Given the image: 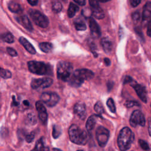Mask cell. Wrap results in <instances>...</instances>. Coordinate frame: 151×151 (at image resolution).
I'll return each mask as SVG.
<instances>
[{"label": "cell", "instance_id": "obj_32", "mask_svg": "<svg viewBox=\"0 0 151 151\" xmlns=\"http://www.w3.org/2000/svg\"><path fill=\"white\" fill-rule=\"evenodd\" d=\"M139 144L140 147L143 150H144L145 151H149L150 150V148H149V146L147 143L146 142H145V140H142V139H139Z\"/></svg>", "mask_w": 151, "mask_h": 151}, {"label": "cell", "instance_id": "obj_27", "mask_svg": "<svg viewBox=\"0 0 151 151\" xmlns=\"http://www.w3.org/2000/svg\"><path fill=\"white\" fill-rule=\"evenodd\" d=\"M62 4L58 0H54L52 3V11L55 13L60 12L62 9Z\"/></svg>", "mask_w": 151, "mask_h": 151}, {"label": "cell", "instance_id": "obj_22", "mask_svg": "<svg viewBox=\"0 0 151 151\" xmlns=\"http://www.w3.org/2000/svg\"><path fill=\"white\" fill-rule=\"evenodd\" d=\"M75 28L78 31H84L86 29V24L81 18H77L74 22Z\"/></svg>", "mask_w": 151, "mask_h": 151}, {"label": "cell", "instance_id": "obj_20", "mask_svg": "<svg viewBox=\"0 0 151 151\" xmlns=\"http://www.w3.org/2000/svg\"><path fill=\"white\" fill-rule=\"evenodd\" d=\"M49 148L44 145V138H40L36 143L34 148L31 151H48Z\"/></svg>", "mask_w": 151, "mask_h": 151}, {"label": "cell", "instance_id": "obj_51", "mask_svg": "<svg viewBox=\"0 0 151 151\" xmlns=\"http://www.w3.org/2000/svg\"><path fill=\"white\" fill-rule=\"evenodd\" d=\"M77 151H83V150H77Z\"/></svg>", "mask_w": 151, "mask_h": 151}, {"label": "cell", "instance_id": "obj_48", "mask_svg": "<svg viewBox=\"0 0 151 151\" xmlns=\"http://www.w3.org/2000/svg\"><path fill=\"white\" fill-rule=\"evenodd\" d=\"M23 103L24 104V105H25V106H29V102H28V100H24V101H23Z\"/></svg>", "mask_w": 151, "mask_h": 151}, {"label": "cell", "instance_id": "obj_8", "mask_svg": "<svg viewBox=\"0 0 151 151\" xmlns=\"http://www.w3.org/2000/svg\"><path fill=\"white\" fill-rule=\"evenodd\" d=\"M96 136L99 146L104 147L109 138V131L103 126H99L96 129Z\"/></svg>", "mask_w": 151, "mask_h": 151}, {"label": "cell", "instance_id": "obj_3", "mask_svg": "<svg viewBox=\"0 0 151 151\" xmlns=\"http://www.w3.org/2000/svg\"><path fill=\"white\" fill-rule=\"evenodd\" d=\"M68 135L71 142L79 145H84L88 140V136L86 131L81 129L76 124H72L68 129Z\"/></svg>", "mask_w": 151, "mask_h": 151}, {"label": "cell", "instance_id": "obj_17", "mask_svg": "<svg viewBox=\"0 0 151 151\" xmlns=\"http://www.w3.org/2000/svg\"><path fill=\"white\" fill-rule=\"evenodd\" d=\"M19 42L24 46V47L27 50L28 52L32 54H35L36 53V51L32 45L24 37H21L19 38Z\"/></svg>", "mask_w": 151, "mask_h": 151}, {"label": "cell", "instance_id": "obj_21", "mask_svg": "<svg viewBox=\"0 0 151 151\" xmlns=\"http://www.w3.org/2000/svg\"><path fill=\"white\" fill-rule=\"evenodd\" d=\"M92 12V15L94 17L96 18L101 19L104 17V14L103 9L100 8V6H98L94 8H91Z\"/></svg>", "mask_w": 151, "mask_h": 151}, {"label": "cell", "instance_id": "obj_15", "mask_svg": "<svg viewBox=\"0 0 151 151\" xmlns=\"http://www.w3.org/2000/svg\"><path fill=\"white\" fill-rule=\"evenodd\" d=\"M151 21V2H147L143 8L142 21L143 23H149Z\"/></svg>", "mask_w": 151, "mask_h": 151}, {"label": "cell", "instance_id": "obj_11", "mask_svg": "<svg viewBox=\"0 0 151 151\" xmlns=\"http://www.w3.org/2000/svg\"><path fill=\"white\" fill-rule=\"evenodd\" d=\"M131 86L133 87L138 97L144 103H147V91L145 86L142 84L136 83L134 80L130 83Z\"/></svg>", "mask_w": 151, "mask_h": 151}, {"label": "cell", "instance_id": "obj_38", "mask_svg": "<svg viewBox=\"0 0 151 151\" xmlns=\"http://www.w3.org/2000/svg\"><path fill=\"white\" fill-rule=\"evenodd\" d=\"M89 4L91 6V8H96L98 6H100L98 0H88Z\"/></svg>", "mask_w": 151, "mask_h": 151}, {"label": "cell", "instance_id": "obj_4", "mask_svg": "<svg viewBox=\"0 0 151 151\" xmlns=\"http://www.w3.org/2000/svg\"><path fill=\"white\" fill-rule=\"evenodd\" d=\"M73 67L72 64L67 61H60L57 66V78L62 81H68L72 76Z\"/></svg>", "mask_w": 151, "mask_h": 151}, {"label": "cell", "instance_id": "obj_5", "mask_svg": "<svg viewBox=\"0 0 151 151\" xmlns=\"http://www.w3.org/2000/svg\"><path fill=\"white\" fill-rule=\"evenodd\" d=\"M28 67L29 70L38 75H45L50 74V65L40 61H30L28 63Z\"/></svg>", "mask_w": 151, "mask_h": 151}, {"label": "cell", "instance_id": "obj_26", "mask_svg": "<svg viewBox=\"0 0 151 151\" xmlns=\"http://www.w3.org/2000/svg\"><path fill=\"white\" fill-rule=\"evenodd\" d=\"M39 47L44 52H49L52 49V44L48 42H43L39 44Z\"/></svg>", "mask_w": 151, "mask_h": 151}, {"label": "cell", "instance_id": "obj_2", "mask_svg": "<svg viewBox=\"0 0 151 151\" xmlns=\"http://www.w3.org/2000/svg\"><path fill=\"white\" fill-rule=\"evenodd\" d=\"M93 77L94 73L90 70L85 68L76 70L69 79V84L73 87H78L83 83L84 80H90Z\"/></svg>", "mask_w": 151, "mask_h": 151}, {"label": "cell", "instance_id": "obj_18", "mask_svg": "<svg viewBox=\"0 0 151 151\" xmlns=\"http://www.w3.org/2000/svg\"><path fill=\"white\" fill-rule=\"evenodd\" d=\"M99 117H100L99 115L93 114V115L90 116L88 118V119L87 120V122H86V127L87 130L88 132L91 131L94 129V127L95 126V124H96V123L97 118H98Z\"/></svg>", "mask_w": 151, "mask_h": 151}, {"label": "cell", "instance_id": "obj_23", "mask_svg": "<svg viewBox=\"0 0 151 151\" xmlns=\"http://www.w3.org/2000/svg\"><path fill=\"white\" fill-rule=\"evenodd\" d=\"M78 9H79V8L77 5L71 2L70 4V5L68 9V12H67L68 17L69 18H73L76 15V12L78 11Z\"/></svg>", "mask_w": 151, "mask_h": 151}, {"label": "cell", "instance_id": "obj_14", "mask_svg": "<svg viewBox=\"0 0 151 151\" xmlns=\"http://www.w3.org/2000/svg\"><path fill=\"white\" fill-rule=\"evenodd\" d=\"M74 113L80 119L84 120L86 117V106L83 103H77L73 107Z\"/></svg>", "mask_w": 151, "mask_h": 151}, {"label": "cell", "instance_id": "obj_37", "mask_svg": "<svg viewBox=\"0 0 151 151\" xmlns=\"http://www.w3.org/2000/svg\"><path fill=\"white\" fill-rule=\"evenodd\" d=\"M6 51L8 52V53L12 57H15L17 56V52L12 48L11 47H7L6 48Z\"/></svg>", "mask_w": 151, "mask_h": 151}, {"label": "cell", "instance_id": "obj_19", "mask_svg": "<svg viewBox=\"0 0 151 151\" xmlns=\"http://www.w3.org/2000/svg\"><path fill=\"white\" fill-rule=\"evenodd\" d=\"M101 45L106 53H109L111 52L112 49L111 41L107 37H104L101 40Z\"/></svg>", "mask_w": 151, "mask_h": 151}, {"label": "cell", "instance_id": "obj_25", "mask_svg": "<svg viewBox=\"0 0 151 151\" xmlns=\"http://www.w3.org/2000/svg\"><path fill=\"white\" fill-rule=\"evenodd\" d=\"M0 38L7 42V43H12L14 42V36L12 35V34L9 32H5L2 34H1L0 35Z\"/></svg>", "mask_w": 151, "mask_h": 151}, {"label": "cell", "instance_id": "obj_47", "mask_svg": "<svg viewBox=\"0 0 151 151\" xmlns=\"http://www.w3.org/2000/svg\"><path fill=\"white\" fill-rule=\"evenodd\" d=\"M148 131L149 134L151 136V119H149V124H148Z\"/></svg>", "mask_w": 151, "mask_h": 151}, {"label": "cell", "instance_id": "obj_29", "mask_svg": "<svg viewBox=\"0 0 151 151\" xmlns=\"http://www.w3.org/2000/svg\"><path fill=\"white\" fill-rule=\"evenodd\" d=\"M61 128L57 125H54L52 128V133L53 138L54 139L58 138L61 135Z\"/></svg>", "mask_w": 151, "mask_h": 151}, {"label": "cell", "instance_id": "obj_42", "mask_svg": "<svg viewBox=\"0 0 151 151\" xmlns=\"http://www.w3.org/2000/svg\"><path fill=\"white\" fill-rule=\"evenodd\" d=\"M147 35L151 37V21L148 23L147 27Z\"/></svg>", "mask_w": 151, "mask_h": 151}, {"label": "cell", "instance_id": "obj_16", "mask_svg": "<svg viewBox=\"0 0 151 151\" xmlns=\"http://www.w3.org/2000/svg\"><path fill=\"white\" fill-rule=\"evenodd\" d=\"M17 22L21 24L22 26H23L25 29L27 30L31 31L33 29L32 24L29 19V18L25 15H20L17 16L15 18Z\"/></svg>", "mask_w": 151, "mask_h": 151}, {"label": "cell", "instance_id": "obj_35", "mask_svg": "<svg viewBox=\"0 0 151 151\" xmlns=\"http://www.w3.org/2000/svg\"><path fill=\"white\" fill-rule=\"evenodd\" d=\"M140 13L139 11H135L132 15V18L134 23H137L140 19Z\"/></svg>", "mask_w": 151, "mask_h": 151}, {"label": "cell", "instance_id": "obj_46", "mask_svg": "<svg viewBox=\"0 0 151 151\" xmlns=\"http://www.w3.org/2000/svg\"><path fill=\"white\" fill-rule=\"evenodd\" d=\"M104 62L105 63V64L107 65V66H109L110 65V63H111V61L110 60L109 58H104Z\"/></svg>", "mask_w": 151, "mask_h": 151}, {"label": "cell", "instance_id": "obj_31", "mask_svg": "<svg viewBox=\"0 0 151 151\" xmlns=\"http://www.w3.org/2000/svg\"><path fill=\"white\" fill-rule=\"evenodd\" d=\"M107 106L110 109V111L112 113L116 112V106L113 100L111 98H109L107 101Z\"/></svg>", "mask_w": 151, "mask_h": 151}, {"label": "cell", "instance_id": "obj_12", "mask_svg": "<svg viewBox=\"0 0 151 151\" xmlns=\"http://www.w3.org/2000/svg\"><path fill=\"white\" fill-rule=\"evenodd\" d=\"M35 107L38 113V117L40 120L43 124L46 123L48 119V114L42 102L40 101H37L35 103Z\"/></svg>", "mask_w": 151, "mask_h": 151}, {"label": "cell", "instance_id": "obj_44", "mask_svg": "<svg viewBox=\"0 0 151 151\" xmlns=\"http://www.w3.org/2000/svg\"><path fill=\"white\" fill-rule=\"evenodd\" d=\"M28 3L32 5V6H35L37 4L38 2V0H27Z\"/></svg>", "mask_w": 151, "mask_h": 151}, {"label": "cell", "instance_id": "obj_40", "mask_svg": "<svg viewBox=\"0 0 151 151\" xmlns=\"http://www.w3.org/2000/svg\"><path fill=\"white\" fill-rule=\"evenodd\" d=\"M141 2V0H130V3L133 7L137 6Z\"/></svg>", "mask_w": 151, "mask_h": 151}, {"label": "cell", "instance_id": "obj_6", "mask_svg": "<svg viewBox=\"0 0 151 151\" xmlns=\"http://www.w3.org/2000/svg\"><path fill=\"white\" fill-rule=\"evenodd\" d=\"M32 21L39 27L42 28L47 27L49 25L48 18L39 11L31 9L28 12Z\"/></svg>", "mask_w": 151, "mask_h": 151}, {"label": "cell", "instance_id": "obj_9", "mask_svg": "<svg viewBox=\"0 0 151 151\" xmlns=\"http://www.w3.org/2000/svg\"><path fill=\"white\" fill-rule=\"evenodd\" d=\"M129 122L131 126L135 127L138 125L144 126L146 120L143 113L140 110H136L132 113Z\"/></svg>", "mask_w": 151, "mask_h": 151}, {"label": "cell", "instance_id": "obj_28", "mask_svg": "<svg viewBox=\"0 0 151 151\" xmlns=\"http://www.w3.org/2000/svg\"><path fill=\"white\" fill-rule=\"evenodd\" d=\"M94 110L96 111V112L98 114V115H100L102 113H103L104 112V107L103 106V104L101 103V101H97L94 107Z\"/></svg>", "mask_w": 151, "mask_h": 151}, {"label": "cell", "instance_id": "obj_24", "mask_svg": "<svg viewBox=\"0 0 151 151\" xmlns=\"http://www.w3.org/2000/svg\"><path fill=\"white\" fill-rule=\"evenodd\" d=\"M8 9L14 13H19L21 11V7L19 5V4H18L17 2H10L8 5Z\"/></svg>", "mask_w": 151, "mask_h": 151}, {"label": "cell", "instance_id": "obj_52", "mask_svg": "<svg viewBox=\"0 0 151 151\" xmlns=\"http://www.w3.org/2000/svg\"><path fill=\"white\" fill-rule=\"evenodd\" d=\"M0 68H1V67H0Z\"/></svg>", "mask_w": 151, "mask_h": 151}, {"label": "cell", "instance_id": "obj_39", "mask_svg": "<svg viewBox=\"0 0 151 151\" xmlns=\"http://www.w3.org/2000/svg\"><path fill=\"white\" fill-rule=\"evenodd\" d=\"M134 30H135L136 33L140 37L141 39H142V40H144V38H143V35L142 32V31H141V29H140V28H139V27H136V28H135Z\"/></svg>", "mask_w": 151, "mask_h": 151}, {"label": "cell", "instance_id": "obj_41", "mask_svg": "<svg viewBox=\"0 0 151 151\" xmlns=\"http://www.w3.org/2000/svg\"><path fill=\"white\" fill-rule=\"evenodd\" d=\"M133 81V78L130 77V76H126L124 79V81H123V83L124 84H126V83H131L132 81Z\"/></svg>", "mask_w": 151, "mask_h": 151}, {"label": "cell", "instance_id": "obj_49", "mask_svg": "<svg viewBox=\"0 0 151 151\" xmlns=\"http://www.w3.org/2000/svg\"><path fill=\"white\" fill-rule=\"evenodd\" d=\"M110 1H111V0H98V1L100 2H108Z\"/></svg>", "mask_w": 151, "mask_h": 151}, {"label": "cell", "instance_id": "obj_33", "mask_svg": "<svg viewBox=\"0 0 151 151\" xmlns=\"http://www.w3.org/2000/svg\"><path fill=\"white\" fill-rule=\"evenodd\" d=\"M35 132L33 131V132H31V133L27 134L25 136V140L26 141L28 142V143H30V142H32V140H34V137H35Z\"/></svg>", "mask_w": 151, "mask_h": 151}, {"label": "cell", "instance_id": "obj_50", "mask_svg": "<svg viewBox=\"0 0 151 151\" xmlns=\"http://www.w3.org/2000/svg\"><path fill=\"white\" fill-rule=\"evenodd\" d=\"M52 150H53V151H63V150H61V149H57V148H53Z\"/></svg>", "mask_w": 151, "mask_h": 151}, {"label": "cell", "instance_id": "obj_43", "mask_svg": "<svg viewBox=\"0 0 151 151\" xmlns=\"http://www.w3.org/2000/svg\"><path fill=\"white\" fill-rule=\"evenodd\" d=\"M73 1L81 6H84L86 4V0H73Z\"/></svg>", "mask_w": 151, "mask_h": 151}, {"label": "cell", "instance_id": "obj_13", "mask_svg": "<svg viewBox=\"0 0 151 151\" xmlns=\"http://www.w3.org/2000/svg\"><path fill=\"white\" fill-rule=\"evenodd\" d=\"M88 23L91 35L94 38H99L101 35L100 28L99 24L92 17L89 18Z\"/></svg>", "mask_w": 151, "mask_h": 151}, {"label": "cell", "instance_id": "obj_30", "mask_svg": "<svg viewBox=\"0 0 151 151\" xmlns=\"http://www.w3.org/2000/svg\"><path fill=\"white\" fill-rule=\"evenodd\" d=\"M11 76H12V74L11 71H9L8 70L0 68V77H1L3 78L6 79V78H11Z\"/></svg>", "mask_w": 151, "mask_h": 151}, {"label": "cell", "instance_id": "obj_34", "mask_svg": "<svg viewBox=\"0 0 151 151\" xmlns=\"http://www.w3.org/2000/svg\"><path fill=\"white\" fill-rule=\"evenodd\" d=\"M124 105L126 107H128V108L133 107L134 106H140V104L138 102H137L136 101H132V100L126 101V103H124Z\"/></svg>", "mask_w": 151, "mask_h": 151}, {"label": "cell", "instance_id": "obj_10", "mask_svg": "<svg viewBox=\"0 0 151 151\" xmlns=\"http://www.w3.org/2000/svg\"><path fill=\"white\" fill-rule=\"evenodd\" d=\"M52 82V80L48 77L33 79L31 83V86L33 89L45 88L51 86Z\"/></svg>", "mask_w": 151, "mask_h": 151}, {"label": "cell", "instance_id": "obj_7", "mask_svg": "<svg viewBox=\"0 0 151 151\" xmlns=\"http://www.w3.org/2000/svg\"><path fill=\"white\" fill-rule=\"evenodd\" d=\"M40 99L47 106L53 107L59 101L60 97L57 93L54 92H45L41 95Z\"/></svg>", "mask_w": 151, "mask_h": 151}, {"label": "cell", "instance_id": "obj_45", "mask_svg": "<svg viewBox=\"0 0 151 151\" xmlns=\"http://www.w3.org/2000/svg\"><path fill=\"white\" fill-rule=\"evenodd\" d=\"M113 84H114V83L112 81H109L107 83V88H108L109 91H110L112 88V87L113 86Z\"/></svg>", "mask_w": 151, "mask_h": 151}, {"label": "cell", "instance_id": "obj_1", "mask_svg": "<svg viewBox=\"0 0 151 151\" xmlns=\"http://www.w3.org/2000/svg\"><path fill=\"white\" fill-rule=\"evenodd\" d=\"M134 134L133 132L127 127H123L119 132L117 137V144L121 151L128 150L133 142Z\"/></svg>", "mask_w": 151, "mask_h": 151}, {"label": "cell", "instance_id": "obj_36", "mask_svg": "<svg viewBox=\"0 0 151 151\" xmlns=\"http://www.w3.org/2000/svg\"><path fill=\"white\" fill-rule=\"evenodd\" d=\"M82 14L86 17H88L90 18L91 15H92V12L91 10L88 9V8H86L83 10H82Z\"/></svg>", "mask_w": 151, "mask_h": 151}]
</instances>
